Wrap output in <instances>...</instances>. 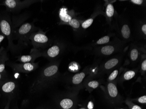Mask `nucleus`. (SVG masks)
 I'll return each instance as SVG.
<instances>
[{
    "label": "nucleus",
    "mask_w": 146,
    "mask_h": 109,
    "mask_svg": "<svg viewBox=\"0 0 146 109\" xmlns=\"http://www.w3.org/2000/svg\"><path fill=\"white\" fill-rule=\"evenodd\" d=\"M37 67V65L36 64L33 63H25L23 64L16 65L15 67V69L20 72L28 73L35 70Z\"/></svg>",
    "instance_id": "obj_1"
},
{
    "label": "nucleus",
    "mask_w": 146,
    "mask_h": 109,
    "mask_svg": "<svg viewBox=\"0 0 146 109\" xmlns=\"http://www.w3.org/2000/svg\"><path fill=\"white\" fill-rule=\"evenodd\" d=\"M58 69V66L57 65H50V66L46 68L43 70L42 75L45 77H53L57 73Z\"/></svg>",
    "instance_id": "obj_2"
},
{
    "label": "nucleus",
    "mask_w": 146,
    "mask_h": 109,
    "mask_svg": "<svg viewBox=\"0 0 146 109\" xmlns=\"http://www.w3.org/2000/svg\"><path fill=\"white\" fill-rule=\"evenodd\" d=\"M74 104L73 100L69 98H65L60 102V106L62 109H71L74 106Z\"/></svg>",
    "instance_id": "obj_3"
},
{
    "label": "nucleus",
    "mask_w": 146,
    "mask_h": 109,
    "mask_svg": "<svg viewBox=\"0 0 146 109\" xmlns=\"http://www.w3.org/2000/svg\"><path fill=\"white\" fill-rule=\"evenodd\" d=\"M16 87L15 83L12 81L5 83L2 85L1 89L5 93H10L14 91Z\"/></svg>",
    "instance_id": "obj_4"
},
{
    "label": "nucleus",
    "mask_w": 146,
    "mask_h": 109,
    "mask_svg": "<svg viewBox=\"0 0 146 109\" xmlns=\"http://www.w3.org/2000/svg\"><path fill=\"white\" fill-rule=\"evenodd\" d=\"M0 25H1V28L2 33L5 36H9L10 35L11 30L10 25L9 23L6 20H3L1 22Z\"/></svg>",
    "instance_id": "obj_5"
},
{
    "label": "nucleus",
    "mask_w": 146,
    "mask_h": 109,
    "mask_svg": "<svg viewBox=\"0 0 146 109\" xmlns=\"http://www.w3.org/2000/svg\"><path fill=\"white\" fill-rule=\"evenodd\" d=\"M59 16L61 20L65 22H69L72 20V18L68 14L67 9L65 8H62L60 10L59 12Z\"/></svg>",
    "instance_id": "obj_6"
},
{
    "label": "nucleus",
    "mask_w": 146,
    "mask_h": 109,
    "mask_svg": "<svg viewBox=\"0 0 146 109\" xmlns=\"http://www.w3.org/2000/svg\"><path fill=\"white\" fill-rule=\"evenodd\" d=\"M108 90L109 94L111 97H115L118 94V90L115 84L110 83L108 85Z\"/></svg>",
    "instance_id": "obj_7"
},
{
    "label": "nucleus",
    "mask_w": 146,
    "mask_h": 109,
    "mask_svg": "<svg viewBox=\"0 0 146 109\" xmlns=\"http://www.w3.org/2000/svg\"><path fill=\"white\" fill-rule=\"evenodd\" d=\"M85 74L84 73H80L76 74L72 78V83L73 84L77 85L82 83L83 79L85 77Z\"/></svg>",
    "instance_id": "obj_8"
},
{
    "label": "nucleus",
    "mask_w": 146,
    "mask_h": 109,
    "mask_svg": "<svg viewBox=\"0 0 146 109\" xmlns=\"http://www.w3.org/2000/svg\"><path fill=\"white\" fill-rule=\"evenodd\" d=\"M34 40L36 42L38 43H46L48 41V38L42 34H37L34 37Z\"/></svg>",
    "instance_id": "obj_9"
},
{
    "label": "nucleus",
    "mask_w": 146,
    "mask_h": 109,
    "mask_svg": "<svg viewBox=\"0 0 146 109\" xmlns=\"http://www.w3.org/2000/svg\"><path fill=\"white\" fill-rule=\"evenodd\" d=\"M60 52V49L57 46H53L48 50L47 54L50 57H54L57 56Z\"/></svg>",
    "instance_id": "obj_10"
},
{
    "label": "nucleus",
    "mask_w": 146,
    "mask_h": 109,
    "mask_svg": "<svg viewBox=\"0 0 146 109\" xmlns=\"http://www.w3.org/2000/svg\"><path fill=\"white\" fill-rule=\"evenodd\" d=\"M31 28H32V25L30 24H25L20 28L19 29V33L21 35H25V34L28 33L31 30Z\"/></svg>",
    "instance_id": "obj_11"
},
{
    "label": "nucleus",
    "mask_w": 146,
    "mask_h": 109,
    "mask_svg": "<svg viewBox=\"0 0 146 109\" xmlns=\"http://www.w3.org/2000/svg\"><path fill=\"white\" fill-rule=\"evenodd\" d=\"M119 63V60L116 59H113L107 61L105 65L106 69H109L115 66Z\"/></svg>",
    "instance_id": "obj_12"
},
{
    "label": "nucleus",
    "mask_w": 146,
    "mask_h": 109,
    "mask_svg": "<svg viewBox=\"0 0 146 109\" xmlns=\"http://www.w3.org/2000/svg\"><path fill=\"white\" fill-rule=\"evenodd\" d=\"M114 51V48L112 46H106L102 48L101 52L102 54L106 55H109L112 54Z\"/></svg>",
    "instance_id": "obj_13"
},
{
    "label": "nucleus",
    "mask_w": 146,
    "mask_h": 109,
    "mask_svg": "<svg viewBox=\"0 0 146 109\" xmlns=\"http://www.w3.org/2000/svg\"><path fill=\"white\" fill-rule=\"evenodd\" d=\"M122 35L124 38H128L130 35V31L129 27L127 25H124L122 28Z\"/></svg>",
    "instance_id": "obj_14"
},
{
    "label": "nucleus",
    "mask_w": 146,
    "mask_h": 109,
    "mask_svg": "<svg viewBox=\"0 0 146 109\" xmlns=\"http://www.w3.org/2000/svg\"><path fill=\"white\" fill-rule=\"evenodd\" d=\"M114 13V9L113 6L111 4L107 6L106 9V14L108 17H111L113 15Z\"/></svg>",
    "instance_id": "obj_15"
},
{
    "label": "nucleus",
    "mask_w": 146,
    "mask_h": 109,
    "mask_svg": "<svg viewBox=\"0 0 146 109\" xmlns=\"http://www.w3.org/2000/svg\"><path fill=\"white\" fill-rule=\"evenodd\" d=\"M33 57L31 55H23L20 57L19 60L22 63H27L33 60Z\"/></svg>",
    "instance_id": "obj_16"
},
{
    "label": "nucleus",
    "mask_w": 146,
    "mask_h": 109,
    "mask_svg": "<svg viewBox=\"0 0 146 109\" xmlns=\"http://www.w3.org/2000/svg\"><path fill=\"white\" fill-rule=\"evenodd\" d=\"M135 73L133 71H129L125 73L124 78L125 80H129L135 76Z\"/></svg>",
    "instance_id": "obj_17"
},
{
    "label": "nucleus",
    "mask_w": 146,
    "mask_h": 109,
    "mask_svg": "<svg viewBox=\"0 0 146 109\" xmlns=\"http://www.w3.org/2000/svg\"><path fill=\"white\" fill-rule=\"evenodd\" d=\"M69 23L70 26L75 28H78L80 27L79 22L78 20L75 19H72Z\"/></svg>",
    "instance_id": "obj_18"
},
{
    "label": "nucleus",
    "mask_w": 146,
    "mask_h": 109,
    "mask_svg": "<svg viewBox=\"0 0 146 109\" xmlns=\"http://www.w3.org/2000/svg\"><path fill=\"white\" fill-rule=\"evenodd\" d=\"M138 56V52L137 50L136 49H133V50H132L130 54V57L132 60H136L137 59Z\"/></svg>",
    "instance_id": "obj_19"
},
{
    "label": "nucleus",
    "mask_w": 146,
    "mask_h": 109,
    "mask_svg": "<svg viewBox=\"0 0 146 109\" xmlns=\"http://www.w3.org/2000/svg\"><path fill=\"white\" fill-rule=\"evenodd\" d=\"M5 4L9 8L11 9L14 8L16 6V2L13 0H7L6 1Z\"/></svg>",
    "instance_id": "obj_20"
},
{
    "label": "nucleus",
    "mask_w": 146,
    "mask_h": 109,
    "mask_svg": "<svg viewBox=\"0 0 146 109\" xmlns=\"http://www.w3.org/2000/svg\"><path fill=\"white\" fill-rule=\"evenodd\" d=\"M110 41V37L108 36H106L102 38L98 41L97 43L98 44H104L108 43Z\"/></svg>",
    "instance_id": "obj_21"
},
{
    "label": "nucleus",
    "mask_w": 146,
    "mask_h": 109,
    "mask_svg": "<svg viewBox=\"0 0 146 109\" xmlns=\"http://www.w3.org/2000/svg\"><path fill=\"white\" fill-rule=\"evenodd\" d=\"M93 22V19H89L86 20V21L83 23L82 26L84 28H88L89 26H91V24Z\"/></svg>",
    "instance_id": "obj_22"
},
{
    "label": "nucleus",
    "mask_w": 146,
    "mask_h": 109,
    "mask_svg": "<svg viewBox=\"0 0 146 109\" xmlns=\"http://www.w3.org/2000/svg\"><path fill=\"white\" fill-rule=\"evenodd\" d=\"M99 85L98 82L96 81H92L88 83V86L90 87L93 89H96L98 87Z\"/></svg>",
    "instance_id": "obj_23"
},
{
    "label": "nucleus",
    "mask_w": 146,
    "mask_h": 109,
    "mask_svg": "<svg viewBox=\"0 0 146 109\" xmlns=\"http://www.w3.org/2000/svg\"><path fill=\"white\" fill-rule=\"evenodd\" d=\"M118 74V71L117 70H115L113 72H112L110 77H109V79L110 80H113L115 79L117 77V75Z\"/></svg>",
    "instance_id": "obj_24"
},
{
    "label": "nucleus",
    "mask_w": 146,
    "mask_h": 109,
    "mask_svg": "<svg viewBox=\"0 0 146 109\" xmlns=\"http://www.w3.org/2000/svg\"><path fill=\"white\" fill-rule=\"evenodd\" d=\"M138 101L139 103H141V104H146V96H143L140 97L138 99Z\"/></svg>",
    "instance_id": "obj_25"
},
{
    "label": "nucleus",
    "mask_w": 146,
    "mask_h": 109,
    "mask_svg": "<svg viewBox=\"0 0 146 109\" xmlns=\"http://www.w3.org/2000/svg\"><path fill=\"white\" fill-rule=\"evenodd\" d=\"M131 1L134 4L138 5H141L142 4L143 1L142 0H132Z\"/></svg>",
    "instance_id": "obj_26"
},
{
    "label": "nucleus",
    "mask_w": 146,
    "mask_h": 109,
    "mask_svg": "<svg viewBox=\"0 0 146 109\" xmlns=\"http://www.w3.org/2000/svg\"><path fill=\"white\" fill-rule=\"evenodd\" d=\"M142 69L143 70V71H146V61L144 60L142 64Z\"/></svg>",
    "instance_id": "obj_27"
},
{
    "label": "nucleus",
    "mask_w": 146,
    "mask_h": 109,
    "mask_svg": "<svg viewBox=\"0 0 146 109\" xmlns=\"http://www.w3.org/2000/svg\"><path fill=\"white\" fill-rule=\"evenodd\" d=\"M131 109H142L140 106H139L136 105H134L132 106Z\"/></svg>",
    "instance_id": "obj_28"
},
{
    "label": "nucleus",
    "mask_w": 146,
    "mask_h": 109,
    "mask_svg": "<svg viewBox=\"0 0 146 109\" xmlns=\"http://www.w3.org/2000/svg\"><path fill=\"white\" fill-rule=\"evenodd\" d=\"M142 30L143 32L145 34V35L146 34V24H144L143 26H142Z\"/></svg>",
    "instance_id": "obj_29"
},
{
    "label": "nucleus",
    "mask_w": 146,
    "mask_h": 109,
    "mask_svg": "<svg viewBox=\"0 0 146 109\" xmlns=\"http://www.w3.org/2000/svg\"><path fill=\"white\" fill-rule=\"evenodd\" d=\"M88 106V108H89V109H92L93 107V103H92V102H89Z\"/></svg>",
    "instance_id": "obj_30"
},
{
    "label": "nucleus",
    "mask_w": 146,
    "mask_h": 109,
    "mask_svg": "<svg viewBox=\"0 0 146 109\" xmlns=\"http://www.w3.org/2000/svg\"><path fill=\"white\" fill-rule=\"evenodd\" d=\"M9 105L10 103L9 102V103L7 104L6 105V106H5L4 109H9Z\"/></svg>",
    "instance_id": "obj_31"
},
{
    "label": "nucleus",
    "mask_w": 146,
    "mask_h": 109,
    "mask_svg": "<svg viewBox=\"0 0 146 109\" xmlns=\"http://www.w3.org/2000/svg\"><path fill=\"white\" fill-rule=\"evenodd\" d=\"M4 38H5V37H4V36H2V35H0V43L3 41Z\"/></svg>",
    "instance_id": "obj_32"
},
{
    "label": "nucleus",
    "mask_w": 146,
    "mask_h": 109,
    "mask_svg": "<svg viewBox=\"0 0 146 109\" xmlns=\"http://www.w3.org/2000/svg\"><path fill=\"white\" fill-rule=\"evenodd\" d=\"M2 75H1V73H0V80L2 79Z\"/></svg>",
    "instance_id": "obj_33"
},
{
    "label": "nucleus",
    "mask_w": 146,
    "mask_h": 109,
    "mask_svg": "<svg viewBox=\"0 0 146 109\" xmlns=\"http://www.w3.org/2000/svg\"><path fill=\"white\" fill-rule=\"evenodd\" d=\"M79 109H85V108H80Z\"/></svg>",
    "instance_id": "obj_34"
},
{
    "label": "nucleus",
    "mask_w": 146,
    "mask_h": 109,
    "mask_svg": "<svg viewBox=\"0 0 146 109\" xmlns=\"http://www.w3.org/2000/svg\"></svg>",
    "instance_id": "obj_35"
}]
</instances>
